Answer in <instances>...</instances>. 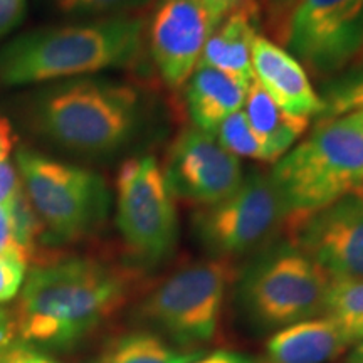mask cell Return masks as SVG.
<instances>
[{"label": "cell", "instance_id": "6", "mask_svg": "<svg viewBox=\"0 0 363 363\" xmlns=\"http://www.w3.org/2000/svg\"><path fill=\"white\" fill-rule=\"evenodd\" d=\"M234 261L211 257L180 267L150 291L138 315L185 347L208 343L220 323Z\"/></svg>", "mask_w": 363, "mask_h": 363}, {"label": "cell", "instance_id": "34", "mask_svg": "<svg viewBox=\"0 0 363 363\" xmlns=\"http://www.w3.org/2000/svg\"><path fill=\"white\" fill-rule=\"evenodd\" d=\"M211 2L214 4V6L219 9V11L225 16L227 12H230V11H233V9L240 6V4H242L244 0H211Z\"/></svg>", "mask_w": 363, "mask_h": 363}, {"label": "cell", "instance_id": "23", "mask_svg": "<svg viewBox=\"0 0 363 363\" xmlns=\"http://www.w3.org/2000/svg\"><path fill=\"white\" fill-rule=\"evenodd\" d=\"M9 211H11L16 242L24 249L27 256H35V252H38V242L45 230L43 222H40L33 206H30L29 199H27L24 187H22L12 206L9 207Z\"/></svg>", "mask_w": 363, "mask_h": 363}, {"label": "cell", "instance_id": "5", "mask_svg": "<svg viewBox=\"0 0 363 363\" xmlns=\"http://www.w3.org/2000/svg\"><path fill=\"white\" fill-rule=\"evenodd\" d=\"M16 163L27 199L51 239L74 242L104 220L111 197L96 172L30 148L17 150Z\"/></svg>", "mask_w": 363, "mask_h": 363}, {"label": "cell", "instance_id": "3", "mask_svg": "<svg viewBox=\"0 0 363 363\" xmlns=\"http://www.w3.org/2000/svg\"><path fill=\"white\" fill-rule=\"evenodd\" d=\"M26 115L29 128L54 147L103 157L133 142L143 125L145 106L135 86L86 76L38 91Z\"/></svg>", "mask_w": 363, "mask_h": 363}, {"label": "cell", "instance_id": "17", "mask_svg": "<svg viewBox=\"0 0 363 363\" xmlns=\"http://www.w3.org/2000/svg\"><path fill=\"white\" fill-rule=\"evenodd\" d=\"M184 89L192 126L214 133L225 118L242 110L247 88L222 71L201 62Z\"/></svg>", "mask_w": 363, "mask_h": 363}, {"label": "cell", "instance_id": "31", "mask_svg": "<svg viewBox=\"0 0 363 363\" xmlns=\"http://www.w3.org/2000/svg\"><path fill=\"white\" fill-rule=\"evenodd\" d=\"M13 337H16L13 318L9 316L4 310H0V357L7 350H11Z\"/></svg>", "mask_w": 363, "mask_h": 363}, {"label": "cell", "instance_id": "36", "mask_svg": "<svg viewBox=\"0 0 363 363\" xmlns=\"http://www.w3.org/2000/svg\"><path fill=\"white\" fill-rule=\"evenodd\" d=\"M353 357H358V358H363V342H360L355 347V352H353Z\"/></svg>", "mask_w": 363, "mask_h": 363}, {"label": "cell", "instance_id": "33", "mask_svg": "<svg viewBox=\"0 0 363 363\" xmlns=\"http://www.w3.org/2000/svg\"><path fill=\"white\" fill-rule=\"evenodd\" d=\"M256 2H261L262 6H266L267 11L271 13V17H274V21L281 24V21H283L284 13L293 4V0H256Z\"/></svg>", "mask_w": 363, "mask_h": 363}, {"label": "cell", "instance_id": "7", "mask_svg": "<svg viewBox=\"0 0 363 363\" xmlns=\"http://www.w3.org/2000/svg\"><path fill=\"white\" fill-rule=\"evenodd\" d=\"M115 190L116 225L131 256L145 264L165 259L179 239V216L162 163L153 155L128 158Z\"/></svg>", "mask_w": 363, "mask_h": 363}, {"label": "cell", "instance_id": "26", "mask_svg": "<svg viewBox=\"0 0 363 363\" xmlns=\"http://www.w3.org/2000/svg\"><path fill=\"white\" fill-rule=\"evenodd\" d=\"M9 158L11 157H0V206L7 208L12 206L22 190L19 172Z\"/></svg>", "mask_w": 363, "mask_h": 363}, {"label": "cell", "instance_id": "16", "mask_svg": "<svg viewBox=\"0 0 363 363\" xmlns=\"http://www.w3.org/2000/svg\"><path fill=\"white\" fill-rule=\"evenodd\" d=\"M350 347V340L331 318L316 316L272 335L259 363H328Z\"/></svg>", "mask_w": 363, "mask_h": 363}, {"label": "cell", "instance_id": "2", "mask_svg": "<svg viewBox=\"0 0 363 363\" xmlns=\"http://www.w3.org/2000/svg\"><path fill=\"white\" fill-rule=\"evenodd\" d=\"M145 27V17L123 13L33 29L0 48V84H43L128 67L142 52Z\"/></svg>", "mask_w": 363, "mask_h": 363}, {"label": "cell", "instance_id": "8", "mask_svg": "<svg viewBox=\"0 0 363 363\" xmlns=\"http://www.w3.org/2000/svg\"><path fill=\"white\" fill-rule=\"evenodd\" d=\"M288 211L271 175L251 172L233 194L194 214L199 242L212 257L234 261L286 227Z\"/></svg>", "mask_w": 363, "mask_h": 363}, {"label": "cell", "instance_id": "14", "mask_svg": "<svg viewBox=\"0 0 363 363\" xmlns=\"http://www.w3.org/2000/svg\"><path fill=\"white\" fill-rule=\"evenodd\" d=\"M251 61L254 79L286 113L311 120L321 116L325 110L321 93L311 84L305 66L283 45L257 34L252 40Z\"/></svg>", "mask_w": 363, "mask_h": 363}, {"label": "cell", "instance_id": "18", "mask_svg": "<svg viewBox=\"0 0 363 363\" xmlns=\"http://www.w3.org/2000/svg\"><path fill=\"white\" fill-rule=\"evenodd\" d=\"M242 111L259 140L267 163L272 165L303 138L311 125V118L289 115L278 106L256 79L247 86Z\"/></svg>", "mask_w": 363, "mask_h": 363}, {"label": "cell", "instance_id": "10", "mask_svg": "<svg viewBox=\"0 0 363 363\" xmlns=\"http://www.w3.org/2000/svg\"><path fill=\"white\" fill-rule=\"evenodd\" d=\"M330 284L323 267L289 244L249 271L242 296L261 325L284 328L323 315Z\"/></svg>", "mask_w": 363, "mask_h": 363}, {"label": "cell", "instance_id": "22", "mask_svg": "<svg viewBox=\"0 0 363 363\" xmlns=\"http://www.w3.org/2000/svg\"><path fill=\"white\" fill-rule=\"evenodd\" d=\"M214 135L222 147L229 153H233L234 157H238L239 160L240 158H252V160L267 163L259 140L254 135L242 110L225 118L217 126Z\"/></svg>", "mask_w": 363, "mask_h": 363}, {"label": "cell", "instance_id": "28", "mask_svg": "<svg viewBox=\"0 0 363 363\" xmlns=\"http://www.w3.org/2000/svg\"><path fill=\"white\" fill-rule=\"evenodd\" d=\"M0 254H24L29 259L24 249L16 242V238H13L11 211L2 206H0Z\"/></svg>", "mask_w": 363, "mask_h": 363}, {"label": "cell", "instance_id": "30", "mask_svg": "<svg viewBox=\"0 0 363 363\" xmlns=\"http://www.w3.org/2000/svg\"><path fill=\"white\" fill-rule=\"evenodd\" d=\"M192 363H259L254 358L242 355V353H235V352H227V350H219L211 353V355L201 357Z\"/></svg>", "mask_w": 363, "mask_h": 363}, {"label": "cell", "instance_id": "35", "mask_svg": "<svg viewBox=\"0 0 363 363\" xmlns=\"http://www.w3.org/2000/svg\"><path fill=\"white\" fill-rule=\"evenodd\" d=\"M347 116L350 118V120L358 126V128L363 130V110L355 111V113H350V115H347Z\"/></svg>", "mask_w": 363, "mask_h": 363}, {"label": "cell", "instance_id": "11", "mask_svg": "<svg viewBox=\"0 0 363 363\" xmlns=\"http://www.w3.org/2000/svg\"><path fill=\"white\" fill-rule=\"evenodd\" d=\"M224 17L211 0H155L145 27V43L158 74L182 89L201 65L208 38Z\"/></svg>", "mask_w": 363, "mask_h": 363}, {"label": "cell", "instance_id": "20", "mask_svg": "<svg viewBox=\"0 0 363 363\" xmlns=\"http://www.w3.org/2000/svg\"><path fill=\"white\" fill-rule=\"evenodd\" d=\"M352 345L363 342V279H331L325 310Z\"/></svg>", "mask_w": 363, "mask_h": 363}, {"label": "cell", "instance_id": "12", "mask_svg": "<svg viewBox=\"0 0 363 363\" xmlns=\"http://www.w3.org/2000/svg\"><path fill=\"white\" fill-rule=\"evenodd\" d=\"M162 170L175 201L197 208L225 199L246 175L239 158L227 152L214 133L195 126L175 136Z\"/></svg>", "mask_w": 363, "mask_h": 363}, {"label": "cell", "instance_id": "24", "mask_svg": "<svg viewBox=\"0 0 363 363\" xmlns=\"http://www.w3.org/2000/svg\"><path fill=\"white\" fill-rule=\"evenodd\" d=\"M52 6L66 16L81 17H111L133 13L152 0H51Z\"/></svg>", "mask_w": 363, "mask_h": 363}, {"label": "cell", "instance_id": "1", "mask_svg": "<svg viewBox=\"0 0 363 363\" xmlns=\"http://www.w3.org/2000/svg\"><path fill=\"white\" fill-rule=\"evenodd\" d=\"M140 274L93 257L40 262L13 313L16 333L30 343L69 347L128 301Z\"/></svg>", "mask_w": 363, "mask_h": 363}, {"label": "cell", "instance_id": "19", "mask_svg": "<svg viewBox=\"0 0 363 363\" xmlns=\"http://www.w3.org/2000/svg\"><path fill=\"white\" fill-rule=\"evenodd\" d=\"M201 352L177 350L152 333H128L111 340L96 363H192Z\"/></svg>", "mask_w": 363, "mask_h": 363}, {"label": "cell", "instance_id": "32", "mask_svg": "<svg viewBox=\"0 0 363 363\" xmlns=\"http://www.w3.org/2000/svg\"><path fill=\"white\" fill-rule=\"evenodd\" d=\"M13 133L7 120L0 118V157H11L13 148Z\"/></svg>", "mask_w": 363, "mask_h": 363}, {"label": "cell", "instance_id": "15", "mask_svg": "<svg viewBox=\"0 0 363 363\" xmlns=\"http://www.w3.org/2000/svg\"><path fill=\"white\" fill-rule=\"evenodd\" d=\"M259 24V4L256 0H244L240 6L227 12L208 38L201 62L247 88L254 79L251 49Z\"/></svg>", "mask_w": 363, "mask_h": 363}, {"label": "cell", "instance_id": "9", "mask_svg": "<svg viewBox=\"0 0 363 363\" xmlns=\"http://www.w3.org/2000/svg\"><path fill=\"white\" fill-rule=\"evenodd\" d=\"M278 35L306 71L338 74L363 61V0H293Z\"/></svg>", "mask_w": 363, "mask_h": 363}, {"label": "cell", "instance_id": "21", "mask_svg": "<svg viewBox=\"0 0 363 363\" xmlns=\"http://www.w3.org/2000/svg\"><path fill=\"white\" fill-rule=\"evenodd\" d=\"M321 98L325 110L320 120H330L363 110V69L340 76L325 86Z\"/></svg>", "mask_w": 363, "mask_h": 363}, {"label": "cell", "instance_id": "27", "mask_svg": "<svg viewBox=\"0 0 363 363\" xmlns=\"http://www.w3.org/2000/svg\"><path fill=\"white\" fill-rule=\"evenodd\" d=\"M26 13V0H0V39L12 33Z\"/></svg>", "mask_w": 363, "mask_h": 363}, {"label": "cell", "instance_id": "25", "mask_svg": "<svg viewBox=\"0 0 363 363\" xmlns=\"http://www.w3.org/2000/svg\"><path fill=\"white\" fill-rule=\"evenodd\" d=\"M27 262L24 254H0V303L11 301L21 291Z\"/></svg>", "mask_w": 363, "mask_h": 363}, {"label": "cell", "instance_id": "13", "mask_svg": "<svg viewBox=\"0 0 363 363\" xmlns=\"http://www.w3.org/2000/svg\"><path fill=\"white\" fill-rule=\"evenodd\" d=\"M291 246L331 279H363V202L348 194L288 230Z\"/></svg>", "mask_w": 363, "mask_h": 363}, {"label": "cell", "instance_id": "37", "mask_svg": "<svg viewBox=\"0 0 363 363\" xmlns=\"http://www.w3.org/2000/svg\"><path fill=\"white\" fill-rule=\"evenodd\" d=\"M353 194H355V195H357V197H358V199H360V201L363 202V184L360 185V187H357L355 190H353Z\"/></svg>", "mask_w": 363, "mask_h": 363}, {"label": "cell", "instance_id": "29", "mask_svg": "<svg viewBox=\"0 0 363 363\" xmlns=\"http://www.w3.org/2000/svg\"><path fill=\"white\" fill-rule=\"evenodd\" d=\"M0 363H57L43 353L26 347H12L0 357Z\"/></svg>", "mask_w": 363, "mask_h": 363}, {"label": "cell", "instance_id": "38", "mask_svg": "<svg viewBox=\"0 0 363 363\" xmlns=\"http://www.w3.org/2000/svg\"><path fill=\"white\" fill-rule=\"evenodd\" d=\"M350 363H363V358H358V357H352V358H350Z\"/></svg>", "mask_w": 363, "mask_h": 363}, {"label": "cell", "instance_id": "4", "mask_svg": "<svg viewBox=\"0 0 363 363\" xmlns=\"http://www.w3.org/2000/svg\"><path fill=\"white\" fill-rule=\"evenodd\" d=\"M269 175L288 211L286 229L291 230L363 184V130L347 115L320 120Z\"/></svg>", "mask_w": 363, "mask_h": 363}]
</instances>
